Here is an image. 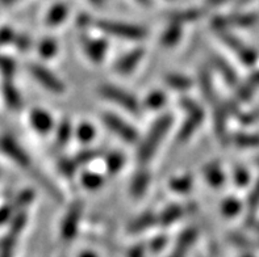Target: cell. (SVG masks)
<instances>
[{
	"label": "cell",
	"mask_w": 259,
	"mask_h": 257,
	"mask_svg": "<svg viewBox=\"0 0 259 257\" xmlns=\"http://www.w3.org/2000/svg\"><path fill=\"white\" fill-rule=\"evenodd\" d=\"M75 135L76 139H78L80 143H90V142H92V140L95 139V126L89 124V122H82V124L76 127Z\"/></svg>",
	"instance_id": "cell-33"
},
{
	"label": "cell",
	"mask_w": 259,
	"mask_h": 257,
	"mask_svg": "<svg viewBox=\"0 0 259 257\" xmlns=\"http://www.w3.org/2000/svg\"><path fill=\"white\" fill-rule=\"evenodd\" d=\"M144 56L145 50L142 47H135L131 52L125 53L124 56H121L116 61L115 71L118 72L120 75H129L140 65Z\"/></svg>",
	"instance_id": "cell-13"
},
{
	"label": "cell",
	"mask_w": 259,
	"mask_h": 257,
	"mask_svg": "<svg viewBox=\"0 0 259 257\" xmlns=\"http://www.w3.org/2000/svg\"><path fill=\"white\" fill-rule=\"evenodd\" d=\"M183 208L179 205H170L168 208H166L162 212V214L157 215L158 218V225L163 226V227H167L171 226L172 223H175L177 221L182 218L183 215Z\"/></svg>",
	"instance_id": "cell-25"
},
{
	"label": "cell",
	"mask_w": 259,
	"mask_h": 257,
	"mask_svg": "<svg viewBox=\"0 0 259 257\" xmlns=\"http://www.w3.org/2000/svg\"><path fill=\"white\" fill-rule=\"evenodd\" d=\"M82 185L89 190H98L99 188H102V185L104 184V179L102 177V175H99L96 172H87L82 173Z\"/></svg>",
	"instance_id": "cell-35"
},
{
	"label": "cell",
	"mask_w": 259,
	"mask_h": 257,
	"mask_svg": "<svg viewBox=\"0 0 259 257\" xmlns=\"http://www.w3.org/2000/svg\"><path fill=\"white\" fill-rule=\"evenodd\" d=\"M259 208V180L256 181L255 185L253 186V190L249 194V199H247V217L246 221L253 223L255 221L256 210Z\"/></svg>",
	"instance_id": "cell-31"
},
{
	"label": "cell",
	"mask_w": 259,
	"mask_h": 257,
	"mask_svg": "<svg viewBox=\"0 0 259 257\" xmlns=\"http://www.w3.org/2000/svg\"><path fill=\"white\" fill-rule=\"evenodd\" d=\"M166 101H167V97H166V94L163 92L153 91L146 96L144 105L149 111H158L166 104Z\"/></svg>",
	"instance_id": "cell-32"
},
{
	"label": "cell",
	"mask_w": 259,
	"mask_h": 257,
	"mask_svg": "<svg viewBox=\"0 0 259 257\" xmlns=\"http://www.w3.org/2000/svg\"><path fill=\"white\" fill-rule=\"evenodd\" d=\"M83 214V203L80 201H75L69 208L66 215L62 219L61 225V238L63 241H70L75 238L78 234L79 222Z\"/></svg>",
	"instance_id": "cell-10"
},
{
	"label": "cell",
	"mask_w": 259,
	"mask_h": 257,
	"mask_svg": "<svg viewBox=\"0 0 259 257\" xmlns=\"http://www.w3.org/2000/svg\"><path fill=\"white\" fill-rule=\"evenodd\" d=\"M214 32L217 33V36H220L223 39V42L229 47L232 52L236 53V56L241 59V62L246 66H253L258 59L255 50L251 49L250 46L241 41L237 36H234L233 33H230L229 29H216Z\"/></svg>",
	"instance_id": "cell-6"
},
{
	"label": "cell",
	"mask_w": 259,
	"mask_h": 257,
	"mask_svg": "<svg viewBox=\"0 0 259 257\" xmlns=\"http://www.w3.org/2000/svg\"><path fill=\"white\" fill-rule=\"evenodd\" d=\"M69 15V7L65 3H58L53 6L46 15L45 23L48 26H58L63 23Z\"/></svg>",
	"instance_id": "cell-24"
},
{
	"label": "cell",
	"mask_w": 259,
	"mask_h": 257,
	"mask_svg": "<svg viewBox=\"0 0 259 257\" xmlns=\"http://www.w3.org/2000/svg\"><path fill=\"white\" fill-rule=\"evenodd\" d=\"M233 177H234V184H236L237 186H240V188L246 186L250 182L249 172H247L243 167H236V168H234Z\"/></svg>",
	"instance_id": "cell-41"
},
{
	"label": "cell",
	"mask_w": 259,
	"mask_h": 257,
	"mask_svg": "<svg viewBox=\"0 0 259 257\" xmlns=\"http://www.w3.org/2000/svg\"><path fill=\"white\" fill-rule=\"evenodd\" d=\"M221 212H223L225 217H229V218L236 217L241 212L240 199H237L236 197H228V198H225L223 203H221Z\"/></svg>",
	"instance_id": "cell-36"
},
{
	"label": "cell",
	"mask_w": 259,
	"mask_h": 257,
	"mask_svg": "<svg viewBox=\"0 0 259 257\" xmlns=\"http://www.w3.org/2000/svg\"><path fill=\"white\" fill-rule=\"evenodd\" d=\"M212 62H213V66L217 69V71L220 72L223 79L228 84L230 85H237L238 83V79H237V72L236 70L229 65V63L225 61L224 58H221L220 56H216L213 57L212 59Z\"/></svg>",
	"instance_id": "cell-23"
},
{
	"label": "cell",
	"mask_w": 259,
	"mask_h": 257,
	"mask_svg": "<svg viewBox=\"0 0 259 257\" xmlns=\"http://www.w3.org/2000/svg\"><path fill=\"white\" fill-rule=\"evenodd\" d=\"M2 94L6 105L12 111H19L23 107V98L20 94L19 89L12 83V79H4L2 85Z\"/></svg>",
	"instance_id": "cell-15"
},
{
	"label": "cell",
	"mask_w": 259,
	"mask_h": 257,
	"mask_svg": "<svg viewBox=\"0 0 259 257\" xmlns=\"http://www.w3.org/2000/svg\"><path fill=\"white\" fill-rule=\"evenodd\" d=\"M102 121L104 122L108 130L115 133L120 139H122L126 143H136V142H138V138H140L138 131L129 122L118 117L117 114L107 112V113L102 116Z\"/></svg>",
	"instance_id": "cell-8"
},
{
	"label": "cell",
	"mask_w": 259,
	"mask_h": 257,
	"mask_svg": "<svg viewBox=\"0 0 259 257\" xmlns=\"http://www.w3.org/2000/svg\"><path fill=\"white\" fill-rule=\"evenodd\" d=\"M137 2L142 6H151V0H137Z\"/></svg>",
	"instance_id": "cell-52"
},
{
	"label": "cell",
	"mask_w": 259,
	"mask_h": 257,
	"mask_svg": "<svg viewBox=\"0 0 259 257\" xmlns=\"http://www.w3.org/2000/svg\"><path fill=\"white\" fill-rule=\"evenodd\" d=\"M76 24H78L80 28H85V26H90L94 24V20L89 16V15H80L76 20Z\"/></svg>",
	"instance_id": "cell-46"
},
{
	"label": "cell",
	"mask_w": 259,
	"mask_h": 257,
	"mask_svg": "<svg viewBox=\"0 0 259 257\" xmlns=\"http://www.w3.org/2000/svg\"><path fill=\"white\" fill-rule=\"evenodd\" d=\"M259 88V71L254 72L253 75H250L249 78L238 85L236 92V101L237 102H243L251 98L254 92Z\"/></svg>",
	"instance_id": "cell-17"
},
{
	"label": "cell",
	"mask_w": 259,
	"mask_h": 257,
	"mask_svg": "<svg viewBox=\"0 0 259 257\" xmlns=\"http://www.w3.org/2000/svg\"><path fill=\"white\" fill-rule=\"evenodd\" d=\"M17 209L16 206H15V203H7V205L2 206L0 208V226L4 225V223H7V222H11V219L15 217V212H16Z\"/></svg>",
	"instance_id": "cell-43"
},
{
	"label": "cell",
	"mask_w": 259,
	"mask_h": 257,
	"mask_svg": "<svg viewBox=\"0 0 259 257\" xmlns=\"http://www.w3.org/2000/svg\"><path fill=\"white\" fill-rule=\"evenodd\" d=\"M0 152L7 157L11 162L25 171L32 170V159L28 155L24 147L17 142L12 135H2L0 137Z\"/></svg>",
	"instance_id": "cell-5"
},
{
	"label": "cell",
	"mask_w": 259,
	"mask_h": 257,
	"mask_svg": "<svg viewBox=\"0 0 259 257\" xmlns=\"http://www.w3.org/2000/svg\"><path fill=\"white\" fill-rule=\"evenodd\" d=\"M164 83L171 89L181 92L188 91L192 87V80L188 76L182 75V74H175V72H171V74H167L164 76Z\"/></svg>",
	"instance_id": "cell-26"
},
{
	"label": "cell",
	"mask_w": 259,
	"mask_h": 257,
	"mask_svg": "<svg viewBox=\"0 0 259 257\" xmlns=\"http://www.w3.org/2000/svg\"><path fill=\"white\" fill-rule=\"evenodd\" d=\"M124 164L125 157L121 152H118V151L109 152L105 157V167H107V171H108L109 175H116V173L120 172Z\"/></svg>",
	"instance_id": "cell-28"
},
{
	"label": "cell",
	"mask_w": 259,
	"mask_h": 257,
	"mask_svg": "<svg viewBox=\"0 0 259 257\" xmlns=\"http://www.w3.org/2000/svg\"><path fill=\"white\" fill-rule=\"evenodd\" d=\"M144 245H136L129 251V257H144Z\"/></svg>",
	"instance_id": "cell-47"
},
{
	"label": "cell",
	"mask_w": 259,
	"mask_h": 257,
	"mask_svg": "<svg viewBox=\"0 0 259 257\" xmlns=\"http://www.w3.org/2000/svg\"><path fill=\"white\" fill-rule=\"evenodd\" d=\"M19 0H0V6L2 7H10L12 4L17 3Z\"/></svg>",
	"instance_id": "cell-49"
},
{
	"label": "cell",
	"mask_w": 259,
	"mask_h": 257,
	"mask_svg": "<svg viewBox=\"0 0 259 257\" xmlns=\"http://www.w3.org/2000/svg\"><path fill=\"white\" fill-rule=\"evenodd\" d=\"M99 93L105 100L111 101L113 104L121 107L128 113L136 114V116L141 113L142 107L140 104V101L133 94L129 93L128 91H125V89H121V88L112 84H103L99 88Z\"/></svg>",
	"instance_id": "cell-4"
},
{
	"label": "cell",
	"mask_w": 259,
	"mask_h": 257,
	"mask_svg": "<svg viewBox=\"0 0 259 257\" xmlns=\"http://www.w3.org/2000/svg\"><path fill=\"white\" fill-rule=\"evenodd\" d=\"M16 37V32L11 26H2L0 28V47L7 45H13Z\"/></svg>",
	"instance_id": "cell-42"
},
{
	"label": "cell",
	"mask_w": 259,
	"mask_h": 257,
	"mask_svg": "<svg viewBox=\"0 0 259 257\" xmlns=\"http://www.w3.org/2000/svg\"><path fill=\"white\" fill-rule=\"evenodd\" d=\"M89 2L91 4H94V6H96V7H102L103 4L105 3V0H89Z\"/></svg>",
	"instance_id": "cell-50"
},
{
	"label": "cell",
	"mask_w": 259,
	"mask_h": 257,
	"mask_svg": "<svg viewBox=\"0 0 259 257\" xmlns=\"http://www.w3.org/2000/svg\"><path fill=\"white\" fill-rule=\"evenodd\" d=\"M78 163L74 158H62L58 162V170L66 177H74L78 171Z\"/></svg>",
	"instance_id": "cell-37"
},
{
	"label": "cell",
	"mask_w": 259,
	"mask_h": 257,
	"mask_svg": "<svg viewBox=\"0 0 259 257\" xmlns=\"http://www.w3.org/2000/svg\"><path fill=\"white\" fill-rule=\"evenodd\" d=\"M181 107L183 108L187 117L183 121L181 129L178 131V142H187L195 131L200 127L201 122L204 120V111L196 101L190 97H183L181 100Z\"/></svg>",
	"instance_id": "cell-3"
},
{
	"label": "cell",
	"mask_w": 259,
	"mask_h": 257,
	"mask_svg": "<svg viewBox=\"0 0 259 257\" xmlns=\"http://www.w3.org/2000/svg\"><path fill=\"white\" fill-rule=\"evenodd\" d=\"M256 13H233L228 16H217L212 20L213 29H229V28H246L258 23Z\"/></svg>",
	"instance_id": "cell-11"
},
{
	"label": "cell",
	"mask_w": 259,
	"mask_h": 257,
	"mask_svg": "<svg viewBox=\"0 0 259 257\" xmlns=\"http://www.w3.org/2000/svg\"><path fill=\"white\" fill-rule=\"evenodd\" d=\"M229 140L234 146L240 148H253L259 147V135L249 133H238L229 137Z\"/></svg>",
	"instance_id": "cell-27"
},
{
	"label": "cell",
	"mask_w": 259,
	"mask_h": 257,
	"mask_svg": "<svg viewBox=\"0 0 259 257\" xmlns=\"http://www.w3.org/2000/svg\"><path fill=\"white\" fill-rule=\"evenodd\" d=\"M155 225H158L157 215L153 212H145L141 215H138L135 221L129 223L128 231L131 234H140V232L146 231Z\"/></svg>",
	"instance_id": "cell-18"
},
{
	"label": "cell",
	"mask_w": 259,
	"mask_h": 257,
	"mask_svg": "<svg viewBox=\"0 0 259 257\" xmlns=\"http://www.w3.org/2000/svg\"><path fill=\"white\" fill-rule=\"evenodd\" d=\"M72 135V125L69 120L61 121L56 131V144L57 147H63L67 144Z\"/></svg>",
	"instance_id": "cell-30"
},
{
	"label": "cell",
	"mask_w": 259,
	"mask_h": 257,
	"mask_svg": "<svg viewBox=\"0 0 259 257\" xmlns=\"http://www.w3.org/2000/svg\"><path fill=\"white\" fill-rule=\"evenodd\" d=\"M39 57H42L44 59H52L56 57L57 52H58V45L57 41L53 38H45L37 46Z\"/></svg>",
	"instance_id": "cell-34"
},
{
	"label": "cell",
	"mask_w": 259,
	"mask_h": 257,
	"mask_svg": "<svg viewBox=\"0 0 259 257\" xmlns=\"http://www.w3.org/2000/svg\"><path fill=\"white\" fill-rule=\"evenodd\" d=\"M227 0H207V6L208 7H219L221 4H224Z\"/></svg>",
	"instance_id": "cell-48"
},
{
	"label": "cell",
	"mask_w": 259,
	"mask_h": 257,
	"mask_svg": "<svg viewBox=\"0 0 259 257\" xmlns=\"http://www.w3.org/2000/svg\"><path fill=\"white\" fill-rule=\"evenodd\" d=\"M174 122L172 114H163L151 125L150 130L148 131L146 137L141 140L137 150V160L141 166H146L157 152L158 147L162 143L164 135L170 131Z\"/></svg>",
	"instance_id": "cell-1"
},
{
	"label": "cell",
	"mask_w": 259,
	"mask_h": 257,
	"mask_svg": "<svg viewBox=\"0 0 259 257\" xmlns=\"http://www.w3.org/2000/svg\"><path fill=\"white\" fill-rule=\"evenodd\" d=\"M192 184H194V180H192V176L191 175H183V176H178V177H174L171 179L170 189L175 193H188L192 189Z\"/></svg>",
	"instance_id": "cell-29"
},
{
	"label": "cell",
	"mask_w": 259,
	"mask_h": 257,
	"mask_svg": "<svg viewBox=\"0 0 259 257\" xmlns=\"http://www.w3.org/2000/svg\"><path fill=\"white\" fill-rule=\"evenodd\" d=\"M182 34H183V30H182L181 24L170 23V25L161 34L159 42L163 47H174L181 41Z\"/></svg>",
	"instance_id": "cell-22"
},
{
	"label": "cell",
	"mask_w": 259,
	"mask_h": 257,
	"mask_svg": "<svg viewBox=\"0 0 259 257\" xmlns=\"http://www.w3.org/2000/svg\"><path fill=\"white\" fill-rule=\"evenodd\" d=\"M33 199H34V192H33L32 189H26V190H24V192H21L17 195L16 201H15V206H16V209H19V212H21L23 208L29 205Z\"/></svg>",
	"instance_id": "cell-40"
},
{
	"label": "cell",
	"mask_w": 259,
	"mask_h": 257,
	"mask_svg": "<svg viewBox=\"0 0 259 257\" xmlns=\"http://www.w3.org/2000/svg\"><path fill=\"white\" fill-rule=\"evenodd\" d=\"M16 72V62L12 58L0 54V74L4 79H12Z\"/></svg>",
	"instance_id": "cell-39"
},
{
	"label": "cell",
	"mask_w": 259,
	"mask_h": 257,
	"mask_svg": "<svg viewBox=\"0 0 259 257\" xmlns=\"http://www.w3.org/2000/svg\"><path fill=\"white\" fill-rule=\"evenodd\" d=\"M29 122L37 133L48 134L54 127V120L49 112L44 111L41 108H34L29 113Z\"/></svg>",
	"instance_id": "cell-14"
},
{
	"label": "cell",
	"mask_w": 259,
	"mask_h": 257,
	"mask_svg": "<svg viewBox=\"0 0 259 257\" xmlns=\"http://www.w3.org/2000/svg\"><path fill=\"white\" fill-rule=\"evenodd\" d=\"M94 24L103 33L108 34V36L116 37V38L129 39V41H141V39L148 36L146 29H144L140 25H135V24L113 21V20H96Z\"/></svg>",
	"instance_id": "cell-2"
},
{
	"label": "cell",
	"mask_w": 259,
	"mask_h": 257,
	"mask_svg": "<svg viewBox=\"0 0 259 257\" xmlns=\"http://www.w3.org/2000/svg\"><path fill=\"white\" fill-rule=\"evenodd\" d=\"M13 45L16 46L20 52H26L32 46V39H30V37L26 36V34H16L15 41H13Z\"/></svg>",
	"instance_id": "cell-44"
},
{
	"label": "cell",
	"mask_w": 259,
	"mask_h": 257,
	"mask_svg": "<svg viewBox=\"0 0 259 257\" xmlns=\"http://www.w3.org/2000/svg\"><path fill=\"white\" fill-rule=\"evenodd\" d=\"M82 47L84 54L90 61L94 63H100L104 61L108 43L103 38H95V37H83Z\"/></svg>",
	"instance_id": "cell-12"
},
{
	"label": "cell",
	"mask_w": 259,
	"mask_h": 257,
	"mask_svg": "<svg viewBox=\"0 0 259 257\" xmlns=\"http://www.w3.org/2000/svg\"><path fill=\"white\" fill-rule=\"evenodd\" d=\"M150 184V173L146 168H141L135 173L131 182V193L135 197H141L146 193Z\"/></svg>",
	"instance_id": "cell-20"
},
{
	"label": "cell",
	"mask_w": 259,
	"mask_h": 257,
	"mask_svg": "<svg viewBox=\"0 0 259 257\" xmlns=\"http://www.w3.org/2000/svg\"><path fill=\"white\" fill-rule=\"evenodd\" d=\"M203 175L205 181L212 188H221L225 182V175L219 162H210L203 168Z\"/></svg>",
	"instance_id": "cell-16"
},
{
	"label": "cell",
	"mask_w": 259,
	"mask_h": 257,
	"mask_svg": "<svg viewBox=\"0 0 259 257\" xmlns=\"http://www.w3.org/2000/svg\"><path fill=\"white\" fill-rule=\"evenodd\" d=\"M166 243H167V238H166V236H157V238L153 239L150 243L151 251H161L162 248L166 245Z\"/></svg>",
	"instance_id": "cell-45"
},
{
	"label": "cell",
	"mask_w": 259,
	"mask_h": 257,
	"mask_svg": "<svg viewBox=\"0 0 259 257\" xmlns=\"http://www.w3.org/2000/svg\"><path fill=\"white\" fill-rule=\"evenodd\" d=\"M254 163H255L256 166H259V155L255 158V159H254Z\"/></svg>",
	"instance_id": "cell-53"
},
{
	"label": "cell",
	"mask_w": 259,
	"mask_h": 257,
	"mask_svg": "<svg viewBox=\"0 0 259 257\" xmlns=\"http://www.w3.org/2000/svg\"><path fill=\"white\" fill-rule=\"evenodd\" d=\"M196 235L197 234L194 228H188V230L183 231V234L178 239L177 247L174 248L170 257H186L187 252L190 251L195 240H196Z\"/></svg>",
	"instance_id": "cell-19"
},
{
	"label": "cell",
	"mask_w": 259,
	"mask_h": 257,
	"mask_svg": "<svg viewBox=\"0 0 259 257\" xmlns=\"http://www.w3.org/2000/svg\"><path fill=\"white\" fill-rule=\"evenodd\" d=\"M26 221H28V217H26V213L23 212V210L15 214V217L11 219L10 231L7 232L6 236L0 241V257H13L17 238L23 232Z\"/></svg>",
	"instance_id": "cell-7"
},
{
	"label": "cell",
	"mask_w": 259,
	"mask_h": 257,
	"mask_svg": "<svg viewBox=\"0 0 259 257\" xmlns=\"http://www.w3.org/2000/svg\"><path fill=\"white\" fill-rule=\"evenodd\" d=\"M28 70H29L30 75L34 78V80H37L48 91L53 92V93H63L65 92L66 87L62 80L57 78L56 74L50 71L49 69H46L38 63H30Z\"/></svg>",
	"instance_id": "cell-9"
},
{
	"label": "cell",
	"mask_w": 259,
	"mask_h": 257,
	"mask_svg": "<svg viewBox=\"0 0 259 257\" xmlns=\"http://www.w3.org/2000/svg\"><path fill=\"white\" fill-rule=\"evenodd\" d=\"M246 257H250V256H246Z\"/></svg>",
	"instance_id": "cell-54"
},
{
	"label": "cell",
	"mask_w": 259,
	"mask_h": 257,
	"mask_svg": "<svg viewBox=\"0 0 259 257\" xmlns=\"http://www.w3.org/2000/svg\"><path fill=\"white\" fill-rule=\"evenodd\" d=\"M100 157H102V151L100 150H98V148H87V150H83L76 153L74 159L78 163V166H84V164L91 163L92 160L98 159Z\"/></svg>",
	"instance_id": "cell-38"
},
{
	"label": "cell",
	"mask_w": 259,
	"mask_h": 257,
	"mask_svg": "<svg viewBox=\"0 0 259 257\" xmlns=\"http://www.w3.org/2000/svg\"><path fill=\"white\" fill-rule=\"evenodd\" d=\"M205 11L201 8H188V10L183 11H174L168 15V20L170 23H177V24H183L186 23H194L196 20L201 19Z\"/></svg>",
	"instance_id": "cell-21"
},
{
	"label": "cell",
	"mask_w": 259,
	"mask_h": 257,
	"mask_svg": "<svg viewBox=\"0 0 259 257\" xmlns=\"http://www.w3.org/2000/svg\"><path fill=\"white\" fill-rule=\"evenodd\" d=\"M79 257H98V256H96L94 252H83V253L80 254Z\"/></svg>",
	"instance_id": "cell-51"
}]
</instances>
